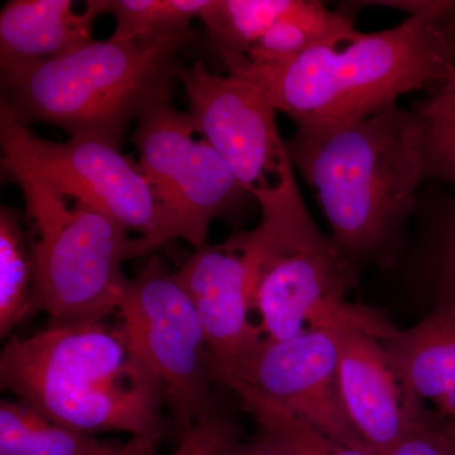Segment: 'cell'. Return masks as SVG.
<instances>
[{
  "instance_id": "cell-30",
  "label": "cell",
  "mask_w": 455,
  "mask_h": 455,
  "mask_svg": "<svg viewBox=\"0 0 455 455\" xmlns=\"http://www.w3.org/2000/svg\"><path fill=\"white\" fill-rule=\"evenodd\" d=\"M194 435V444H193V455H211L206 451V448L204 447L202 440H200L197 434L193 433Z\"/></svg>"
},
{
  "instance_id": "cell-11",
  "label": "cell",
  "mask_w": 455,
  "mask_h": 455,
  "mask_svg": "<svg viewBox=\"0 0 455 455\" xmlns=\"http://www.w3.org/2000/svg\"><path fill=\"white\" fill-rule=\"evenodd\" d=\"M338 325L309 328L286 340L265 338L235 366L223 368L209 362L212 373L232 376L329 438L364 448L350 427L338 391Z\"/></svg>"
},
{
  "instance_id": "cell-16",
  "label": "cell",
  "mask_w": 455,
  "mask_h": 455,
  "mask_svg": "<svg viewBox=\"0 0 455 455\" xmlns=\"http://www.w3.org/2000/svg\"><path fill=\"white\" fill-rule=\"evenodd\" d=\"M359 33L349 11H331L315 0H295L292 8L239 59L257 68H280L323 44L355 40Z\"/></svg>"
},
{
  "instance_id": "cell-32",
  "label": "cell",
  "mask_w": 455,
  "mask_h": 455,
  "mask_svg": "<svg viewBox=\"0 0 455 455\" xmlns=\"http://www.w3.org/2000/svg\"><path fill=\"white\" fill-rule=\"evenodd\" d=\"M442 424L444 425L445 429H447L448 433L451 434V439H453L454 447H455V430L451 429V427H447V425L443 423V421H442Z\"/></svg>"
},
{
  "instance_id": "cell-20",
  "label": "cell",
  "mask_w": 455,
  "mask_h": 455,
  "mask_svg": "<svg viewBox=\"0 0 455 455\" xmlns=\"http://www.w3.org/2000/svg\"><path fill=\"white\" fill-rule=\"evenodd\" d=\"M33 262L20 215L0 209V337L31 313Z\"/></svg>"
},
{
  "instance_id": "cell-31",
  "label": "cell",
  "mask_w": 455,
  "mask_h": 455,
  "mask_svg": "<svg viewBox=\"0 0 455 455\" xmlns=\"http://www.w3.org/2000/svg\"><path fill=\"white\" fill-rule=\"evenodd\" d=\"M443 423L447 425V427H451V429L455 430V411L453 412V415H451V418L448 419V420L443 421Z\"/></svg>"
},
{
  "instance_id": "cell-15",
  "label": "cell",
  "mask_w": 455,
  "mask_h": 455,
  "mask_svg": "<svg viewBox=\"0 0 455 455\" xmlns=\"http://www.w3.org/2000/svg\"><path fill=\"white\" fill-rule=\"evenodd\" d=\"M71 0H11L0 12L2 73L59 59L94 41L95 20L106 0H89L75 13Z\"/></svg>"
},
{
  "instance_id": "cell-22",
  "label": "cell",
  "mask_w": 455,
  "mask_h": 455,
  "mask_svg": "<svg viewBox=\"0 0 455 455\" xmlns=\"http://www.w3.org/2000/svg\"><path fill=\"white\" fill-rule=\"evenodd\" d=\"M208 0H106L107 13L116 18V41L190 31Z\"/></svg>"
},
{
  "instance_id": "cell-26",
  "label": "cell",
  "mask_w": 455,
  "mask_h": 455,
  "mask_svg": "<svg viewBox=\"0 0 455 455\" xmlns=\"http://www.w3.org/2000/svg\"><path fill=\"white\" fill-rule=\"evenodd\" d=\"M164 433L166 427L143 435L132 436L130 442L122 444V447L112 455H156Z\"/></svg>"
},
{
  "instance_id": "cell-28",
  "label": "cell",
  "mask_w": 455,
  "mask_h": 455,
  "mask_svg": "<svg viewBox=\"0 0 455 455\" xmlns=\"http://www.w3.org/2000/svg\"><path fill=\"white\" fill-rule=\"evenodd\" d=\"M194 435L193 433L181 439V444L172 455H193Z\"/></svg>"
},
{
  "instance_id": "cell-5",
  "label": "cell",
  "mask_w": 455,
  "mask_h": 455,
  "mask_svg": "<svg viewBox=\"0 0 455 455\" xmlns=\"http://www.w3.org/2000/svg\"><path fill=\"white\" fill-rule=\"evenodd\" d=\"M25 197L36 232L31 245V313L44 311L52 324L101 323L118 310L128 278L124 260L152 252L142 236L109 215L66 194L16 164H3Z\"/></svg>"
},
{
  "instance_id": "cell-19",
  "label": "cell",
  "mask_w": 455,
  "mask_h": 455,
  "mask_svg": "<svg viewBox=\"0 0 455 455\" xmlns=\"http://www.w3.org/2000/svg\"><path fill=\"white\" fill-rule=\"evenodd\" d=\"M295 0H208L200 20L220 59L244 57Z\"/></svg>"
},
{
  "instance_id": "cell-8",
  "label": "cell",
  "mask_w": 455,
  "mask_h": 455,
  "mask_svg": "<svg viewBox=\"0 0 455 455\" xmlns=\"http://www.w3.org/2000/svg\"><path fill=\"white\" fill-rule=\"evenodd\" d=\"M133 142L160 206L158 247L185 239L199 250L212 220L235 211L244 196L252 197L190 114L173 106L171 92L140 112Z\"/></svg>"
},
{
  "instance_id": "cell-13",
  "label": "cell",
  "mask_w": 455,
  "mask_h": 455,
  "mask_svg": "<svg viewBox=\"0 0 455 455\" xmlns=\"http://www.w3.org/2000/svg\"><path fill=\"white\" fill-rule=\"evenodd\" d=\"M173 276L196 307L212 364L235 366L259 348L265 335L250 317L252 260L236 233L223 243H206L196 250Z\"/></svg>"
},
{
  "instance_id": "cell-6",
  "label": "cell",
  "mask_w": 455,
  "mask_h": 455,
  "mask_svg": "<svg viewBox=\"0 0 455 455\" xmlns=\"http://www.w3.org/2000/svg\"><path fill=\"white\" fill-rule=\"evenodd\" d=\"M257 203L262 212L259 226L236 235L252 260L253 309L266 339H290L307 329L357 316L363 305L346 298L359 274L317 228L295 172Z\"/></svg>"
},
{
  "instance_id": "cell-3",
  "label": "cell",
  "mask_w": 455,
  "mask_h": 455,
  "mask_svg": "<svg viewBox=\"0 0 455 455\" xmlns=\"http://www.w3.org/2000/svg\"><path fill=\"white\" fill-rule=\"evenodd\" d=\"M0 383L50 420L94 435L166 427L164 386L132 355L122 331L101 323L52 324L12 338L0 355Z\"/></svg>"
},
{
  "instance_id": "cell-14",
  "label": "cell",
  "mask_w": 455,
  "mask_h": 455,
  "mask_svg": "<svg viewBox=\"0 0 455 455\" xmlns=\"http://www.w3.org/2000/svg\"><path fill=\"white\" fill-rule=\"evenodd\" d=\"M410 405L445 421L455 411V244L444 232V252L433 309L418 324L379 339Z\"/></svg>"
},
{
  "instance_id": "cell-1",
  "label": "cell",
  "mask_w": 455,
  "mask_h": 455,
  "mask_svg": "<svg viewBox=\"0 0 455 455\" xmlns=\"http://www.w3.org/2000/svg\"><path fill=\"white\" fill-rule=\"evenodd\" d=\"M286 146L343 259L358 274L370 265L391 266L427 180L414 110L395 104L347 127L296 132Z\"/></svg>"
},
{
  "instance_id": "cell-10",
  "label": "cell",
  "mask_w": 455,
  "mask_h": 455,
  "mask_svg": "<svg viewBox=\"0 0 455 455\" xmlns=\"http://www.w3.org/2000/svg\"><path fill=\"white\" fill-rule=\"evenodd\" d=\"M188 114L241 187L259 200L283 187L293 172L272 101L259 84L212 73L203 61L176 65Z\"/></svg>"
},
{
  "instance_id": "cell-29",
  "label": "cell",
  "mask_w": 455,
  "mask_h": 455,
  "mask_svg": "<svg viewBox=\"0 0 455 455\" xmlns=\"http://www.w3.org/2000/svg\"><path fill=\"white\" fill-rule=\"evenodd\" d=\"M444 232L453 239L455 244V208L451 209V214L448 215L447 221H445Z\"/></svg>"
},
{
  "instance_id": "cell-17",
  "label": "cell",
  "mask_w": 455,
  "mask_h": 455,
  "mask_svg": "<svg viewBox=\"0 0 455 455\" xmlns=\"http://www.w3.org/2000/svg\"><path fill=\"white\" fill-rule=\"evenodd\" d=\"M121 447L57 424L22 401L0 403V455H112Z\"/></svg>"
},
{
  "instance_id": "cell-2",
  "label": "cell",
  "mask_w": 455,
  "mask_h": 455,
  "mask_svg": "<svg viewBox=\"0 0 455 455\" xmlns=\"http://www.w3.org/2000/svg\"><path fill=\"white\" fill-rule=\"evenodd\" d=\"M228 74L265 90L277 112L300 133H319L364 121L416 90L455 73V44L442 23L407 17L385 31L323 44L280 68L223 59Z\"/></svg>"
},
{
  "instance_id": "cell-4",
  "label": "cell",
  "mask_w": 455,
  "mask_h": 455,
  "mask_svg": "<svg viewBox=\"0 0 455 455\" xmlns=\"http://www.w3.org/2000/svg\"><path fill=\"white\" fill-rule=\"evenodd\" d=\"M190 31L131 41H92L82 49L3 73V100L18 121L62 128L70 137L121 145L125 128L171 92L176 55Z\"/></svg>"
},
{
  "instance_id": "cell-27",
  "label": "cell",
  "mask_w": 455,
  "mask_h": 455,
  "mask_svg": "<svg viewBox=\"0 0 455 455\" xmlns=\"http://www.w3.org/2000/svg\"><path fill=\"white\" fill-rule=\"evenodd\" d=\"M443 27L447 29L448 35L451 36V41L455 44V2L453 0V4H451V9H449L448 13L445 14L444 18L440 20Z\"/></svg>"
},
{
  "instance_id": "cell-9",
  "label": "cell",
  "mask_w": 455,
  "mask_h": 455,
  "mask_svg": "<svg viewBox=\"0 0 455 455\" xmlns=\"http://www.w3.org/2000/svg\"><path fill=\"white\" fill-rule=\"evenodd\" d=\"M3 164H16L66 194L109 215L130 232L139 233L152 251L158 248L160 206L140 164L106 140L70 137L50 142L22 124L7 103H0Z\"/></svg>"
},
{
  "instance_id": "cell-18",
  "label": "cell",
  "mask_w": 455,
  "mask_h": 455,
  "mask_svg": "<svg viewBox=\"0 0 455 455\" xmlns=\"http://www.w3.org/2000/svg\"><path fill=\"white\" fill-rule=\"evenodd\" d=\"M212 377L215 382L233 391L245 411L256 419L263 435L267 436L283 455H374L367 449L352 447L329 438L283 407L259 396L232 376L212 372Z\"/></svg>"
},
{
  "instance_id": "cell-24",
  "label": "cell",
  "mask_w": 455,
  "mask_h": 455,
  "mask_svg": "<svg viewBox=\"0 0 455 455\" xmlns=\"http://www.w3.org/2000/svg\"><path fill=\"white\" fill-rule=\"evenodd\" d=\"M453 0H376V2H353L350 7H385L397 9L411 18L439 23L447 14Z\"/></svg>"
},
{
  "instance_id": "cell-7",
  "label": "cell",
  "mask_w": 455,
  "mask_h": 455,
  "mask_svg": "<svg viewBox=\"0 0 455 455\" xmlns=\"http://www.w3.org/2000/svg\"><path fill=\"white\" fill-rule=\"evenodd\" d=\"M118 311L128 348L164 386L181 439L232 427L218 410L211 352L196 307L160 257L128 278Z\"/></svg>"
},
{
  "instance_id": "cell-21",
  "label": "cell",
  "mask_w": 455,
  "mask_h": 455,
  "mask_svg": "<svg viewBox=\"0 0 455 455\" xmlns=\"http://www.w3.org/2000/svg\"><path fill=\"white\" fill-rule=\"evenodd\" d=\"M427 179L455 187V73L415 107Z\"/></svg>"
},
{
  "instance_id": "cell-12",
  "label": "cell",
  "mask_w": 455,
  "mask_h": 455,
  "mask_svg": "<svg viewBox=\"0 0 455 455\" xmlns=\"http://www.w3.org/2000/svg\"><path fill=\"white\" fill-rule=\"evenodd\" d=\"M394 328L368 307L338 325L341 406L359 442L374 455L387 454L429 414L410 405L379 341Z\"/></svg>"
},
{
  "instance_id": "cell-23",
  "label": "cell",
  "mask_w": 455,
  "mask_h": 455,
  "mask_svg": "<svg viewBox=\"0 0 455 455\" xmlns=\"http://www.w3.org/2000/svg\"><path fill=\"white\" fill-rule=\"evenodd\" d=\"M386 455H455V447L444 425L429 412Z\"/></svg>"
},
{
  "instance_id": "cell-25",
  "label": "cell",
  "mask_w": 455,
  "mask_h": 455,
  "mask_svg": "<svg viewBox=\"0 0 455 455\" xmlns=\"http://www.w3.org/2000/svg\"><path fill=\"white\" fill-rule=\"evenodd\" d=\"M203 443V442H202ZM211 455H283L276 445L260 433L259 438L241 442L235 435L203 443Z\"/></svg>"
}]
</instances>
